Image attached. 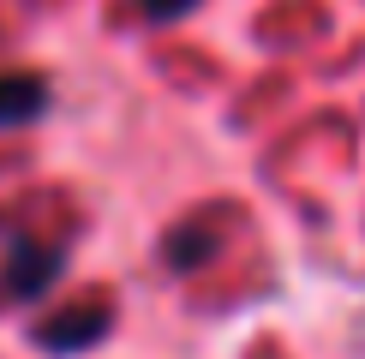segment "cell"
Wrapping results in <instances>:
<instances>
[{"label": "cell", "instance_id": "6da1fadb", "mask_svg": "<svg viewBox=\"0 0 365 359\" xmlns=\"http://www.w3.org/2000/svg\"><path fill=\"white\" fill-rule=\"evenodd\" d=\"M60 258H66L60 246H30V239H19V246H12V264H6V293L12 299H36L54 281Z\"/></svg>", "mask_w": 365, "mask_h": 359}, {"label": "cell", "instance_id": "7a4b0ae2", "mask_svg": "<svg viewBox=\"0 0 365 359\" xmlns=\"http://www.w3.org/2000/svg\"><path fill=\"white\" fill-rule=\"evenodd\" d=\"M42 108H48V78L42 72H0V132L42 120Z\"/></svg>", "mask_w": 365, "mask_h": 359}, {"label": "cell", "instance_id": "3957f363", "mask_svg": "<svg viewBox=\"0 0 365 359\" xmlns=\"http://www.w3.org/2000/svg\"><path fill=\"white\" fill-rule=\"evenodd\" d=\"M108 335V306H84V311H60V318L42 323V348L54 353H78V348H96Z\"/></svg>", "mask_w": 365, "mask_h": 359}, {"label": "cell", "instance_id": "277c9868", "mask_svg": "<svg viewBox=\"0 0 365 359\" xmlns=\"http://www.w3.org/2000/svg\"><path fill=\"white\" fill-rule=\"evenodd\" d=\"M138 12H150V19H180V12H192L197 0H132Z\"/></svg>", "mask_w": 365, "mask_h": 359}]
</instances>
